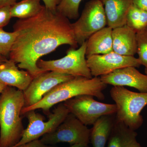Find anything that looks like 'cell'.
<instances>
[{
    "instance_id": "obj_1",
    "label": "cell",
    "mask_w": 147,
    "mask_h": 147,
    "mask_svg": "<svg viewBox=\"0 0 147 147\" xmlns=\"http://www.w3.org/2000/svg\"><path fill=\"white\" fill-rule=\"evenodd\" d=\"M13 29L17 35L9 59L33 77L45 72L37 65L41 57L61 45L78 47L69 19L45 7L34 17L18 19Z\"/></svg>"
},
{
    "instance_id": "obj_2",
    "label": "cell",
    "mask_w": 147,
    "mask_h": 147,
    "mask_svg": "<svg viewBox=\"0 0 147 147\" xmlns=\"http://www.w3.org/2000/svg\"><path fill=\"white\" fill-rule=\"evenodd\" d=\"M107 86L99 77L89 79L74 76L56 86L36 104L30 107H24L21 115H24L30 110L38 109L42 110L45 114L49 115L50 109L55 105L82 95H90L98 100H103L105 99L103 91Z\"/></svg>"
},
{
    "instance_id": "obj_3",
    "label": "cell",
    "mask_w": 147,
    "mask_h": 147,
    "mask_svg": "<svg viewBox=\"0 0 147 147\" xmlns=\"http://www.w3.org/2000/svg\"><path fill=\"white\" fill-rule=\"evenodd\" d=\"M25 105L24 92L16 88L7 86L0 94V147H13L21 140Z\"/></svg>"
},
{
    "instance_id": "obj_4",
    "label": "cell",
    "mask_w": 147,
    "mask_h": 147,
    "mask_svg": "<svg viewBox=\"0 0 147 147\" xmlns=\"http://www.w3.org/2000/svg\"><path fill=\"white\" fill-rule=\"evenodd\" d=\"M110 94L117 106L116 121L135 131L140 128L144 123L141 113L147 105V92H136L124 87L114 86Z\"/></svg>"
},
{
    "instance_id": "obj_5",
    "label": "cell",
    "mask_w": 147,
    "mask_h": 147,
    "mask_svg": "<svg viewBox=\"0 0 147 147\" xmlns=\"http://www.w3.org/2000/svg\"><path fill=\"white\" fill-rule=\"evenodd\" d=\"M86 41L78 49L70 47L63 57L54 60L40 59L37 65L44 71H54L73 76L91 79L93 76L86 58Z\"/></svg>"
},
{
    "instance_id": "obj_6",
    "label": "cell",
    "mask_w": 147,
    "mask_h": 147,
    "mask_svg": "<svg viewBox=\"0 0 147 147\" xmlns=\"http://www.w3.org/2000/svg\"><path fill=\"white\" fill-rule=\"evenodd\" d=\"M36 110H30L24 114L28 120V123L25 129L22 138L14 147H17L34 140L39 139L45 134L53 132L64 120L69 112L64 105L60 103L53 112L50 113L49 119L45 121V117Z\"/></svg>"
},
{
    "instance_id": "obj_7",
    "label": "cell",
    "mask_w": 147,
    "mask_h": 147,
    "mask_svg": "<svg viewBox=\"0 0 147 147\" xmlns=\"http://www.w3.org/2000/svg\"><path fill=\"white\" fill-rule=\"evenodd\" d=\"M69 113L86 125H92L100 117L116 114L115 104L99 102L90 95H82L63 102Z\"/></svg>"
},
{
    "instance_id": "obj_8",
    "label": "cell",
    "mask_w": 147,
    "mask_h": 147,
    "mask_svg": "<svg viewBox=\"0 0 147 147\" xmlns=\"http://www.w3.org/2000/svg\"><path fill=\"white\" fill-rule=\"evenodd\" d=\"M78 45L86 41L91 36L107 25V18L100 0H90L86 3L81 16L71 24Z\"/></svg>"
},
{
    "instance_id": "obj_9",
    "label": "cell",
    "mask_w": 147,
    "mask_h": 147,
    "mask_svg": "<svg viewBox=\"0 0 147 147\" xmlns=\"http://www.w3.org/2000/svg\"><path fill=\"white\" fill-rule=\"evenodd\" d=\"M90 129L69 113L63 122L53 132L45 134L40 139L46 144L55 145L67 143L71 146L89 145Z\"/></svg>"
},
{
    "instance_id": "obj_10",
    "label": "cell",
    "mask_w": 147,
    "mask_h": 147,
    "mask_svg": "<svg viewBox=\"0 0 147 147\" xmlns=\"http://www.w3.org/2000/svg\"><path fill=\"white\" fill-rule=\"evenodd\" d=\"M74 76L54 71H46L34 77L26 89L23 92L25 105L28 107L39 102L55 87Z\"/></svg>"
},
{
    "instance_id": "obj_11",
    "label": "cell",
    "mask_w": 147,
    "mask_h": 147,
    "mask_svg": "<svg viewBox=\"0 0 147 147\" xmlns=\"http://www.w3.org/2000/svg\"><path fill=\"white\" fill-rule=\"evenodd\" d=\"M88 66L92 76L98 77L106 75L126 67H139L141 64L134 56H123L114 51L104 55L86 57Z\"/></svg>"
},
{
    "instance_id": "obj_12",
    "label": "cell",
    "mask_w": 147,
    "mask_h": 147,
    "mask_svg": "<svg viewBox=\"0 0 147 147\" xmlns=\"http://www.w3.org/2000/svg\"><path fill=\"white\" fill-rule=\"evenodd\" d=\"M106 85L113 86H128L140 92H147V76L141 73L134 67H126L100 77Z\"/></svg>"
},
{
    "instance_id": "obj_13",
    "label": "cell",
    "mask_w": 147,
    "mask_h": 147,
    "mask_svg": "<svg viewBox=\"0 0 147 147\" xmlns=\"http://www.w3.org/2000/svg\"><path fill=\"white\" fill-rule=\"evenodd\" d=\"M34 77L27 71L20 70L13 61L7 59L0 64V82L24 92Z\"/></svg>"
},
{
    "instance_id": "obj_14",
    "label": "cell",
    "mask_w": 147,
    "mask_h": 147,
    "mask_svg": "<svg viewBox=\"0 0 147 147\" xmlns=\"http://www.w3.org/2000/svg\"><path fill=\"white\" fill-rule=\"evenodd\" d=\"M136 33L126 25L113 29V51L123 56H134L137 52Z\"/></svg>"
},
{
    "instance_id": "obj_15",
    "label": "cell",
    "mask_w": 147,
    "mask_h": 147,
    "mask_svg": "<svg viewBox=\"0 0 147 147\" xmlns=\"http://www.w3.org/2000/svg\"><path fill=\"white\" fill-rule=\"evenodd\" d=\"M107 18L108 26L111 28L126 25L127 14L133 0H100Z\"/></svg>"
},
{
    "instance_id": "obj_16",
    "label": "cell",
    "mask_w": 147,
    "mask_h": 147,
    "mask_svg": "<svg viewBox=\"0 0 147 147\" xmlns=\"http://www.w3.org/2000/svg\"><path fill=\"white\" fill-rule=\"evenodd\" d=\"M112 31L113 29L105 27L91 36L86 40V57L113 52Z\"/></svg>"
},
{
    "instance_id": "obj_17",
    "label": "cell",
    "mask_w": 147,
    "mask_h": 147,
    "mask_svg": "<svg viewBox=\"0 0 147 147\" xmlns=\"http://www.w3.org/2000/svg\"><path fill=\"white\" fill-rule=\"evenodd\" d=\"M137 132L115 121L106 147H143L137 142Z\"/></svg>"
},
{
    "instance_id": "obj_18",
    "label": "cell",
    "mask_w": 147,
    "mask_h": 147,
    "mask_svg": "<svg viewBox=\"0 0 147 147\" xmlns=\"http://www.w3.org/2000/svg\"><path fill=\"white\" fill-rule=\"evenodd\" d=\"M115 121V114L100 117L90 129V143L92 147H106Z\"/></svg>"
},
{
    "instance_id": "obj_19",
    "label": "cell",
    "mask_w": 147,
    "mask_h": 147,
    "mask_svg": "<svg viewBox=\"0 0 147 147\" xmlns=\"http://www.w3.org/2000/svg\"><path fill=\"white\" fill-rule=\"evenodd\" d=\"M40 0H22L11 6V17L26 19L36 16L45 8Z\"/></svg>"
},
{
    "instance_id": "obj_20",
    "label": "cell",
    "mask_w": 147,
    "mask_h": 147,
    "mask_svg": "<svg viewBox=\"0 0 147 147\" xmlns=\"http://www.w3.org/2000/svg\"><path fill=\"white\" fill-rule=\"evenodd\" d=\"M126 25L136 32L147 28V11L132 5L127 14Z\"/></svg>"
},
{
    "instance_id": "obj_21",
    "label": "cell",
    "mask_w": 147,
    "mask_h": 147,
    "mask_svg": "<svg viewBox=\"0 0 147 147\" xmlns=\"http://www.w3.org/2000/svg\"><path fill=\"white\" fill-rule=\"evenodd\" d=\"M83 0H61L57 12L69 20H76L79 16V9Z\"/></svg>"
},
{
    "instance_id": "obj_22",
    "label": "cell",
    "mask_w": 147,
    "mask_h": 147,
    "mask_svg": "<svg viewBox=\"0 0 147 147\" xmlns=\"http://www.w3.org/2000/svg\"><path fill=\"white\" fill-rule=\"evenodd\" d=\"M137 52L141 65L147 68V28L136 33Z\"/></svg>"
},
{
    "instance_id": "obj_23",
    "label": "cell",
    "mask_w": 147,
    "mask_h": 147,
    "mask_svg": "<svg viewBox=\"0 0 147 147\" xmlns=\"http://www.w3.org/2000/svg\"><path fill=\"white\" fill-rule=\"evenodd\" d=\"M16 33L6 32L0 28V54L6 57H9L11 50L15 41Z\"/></svg>"
},
{
    "instance_id": "obj_24",
    "label": "cell",
    "mask_w": 147,
    "mask_h": 147,
    "mask_svg": "<svg viewBox=\"0 0 147 147\" xmlns=\"http://www.w3.org/2000/svg\"><path fill=\"white\" fill-rule=\"evenodd\" d=\"M11 6L0 8V28H3L9 23L12 18L10 13Z\"/></svg>"
},
{
    "instance_id": "obj_25",
    "label": "cell",
    "mask_w": 147,
    "mask_h": 147,
    "mask_svg": "<svg viewBox=\"0 0 147 147\" xmlns=\"http://www.w3.org/2000/svg\"><path fill=\"white\" fill-rule=\"evenodd\" d=\"M45 8L48 10L56 12L57 7L60 3L61 0H42Z\"/></svg>"
},
{
    "instance_id": "obj_26",
    "label": "cell",
    "mask_w": 147,
    "mask_h": 147,
    "mask_svg": "<svg viewBox=\"0 0 147 147\" xmlns=\"http://www.w3.org/2000/svg\"><path fill=\"white\" fill-rule=\"evenodd\" d=\"M17 147H54L52 145L44 144L40 139H37Z\"/></svg>"
},
{
    "instance_id": "obj_27",
    "label": "cell",
    "mask_w": 147,
    "mask_h": 147,
    "mask_svg": "<svg viewBox=\"0 0 147 147\" xmlns=\"http://www.w3.org/2000/svg\"><path fill=\"white\" fill-rule=\"evenodd\" d=\"M133 4L147 11V0H133Z\"/></svg>"
},
{
    "instance_id": "obj_28",
    "label": "cell",
    "mask_w": 147,
    "mask_h": 147,
    "mask_svg": "<svg viewBox=\"0 0 147 147\" xmlns=\"http://www.w3.org/2000/svg\"><path fill=\"white\" fill-rule=\"evenodd\" d=\"M17 0H0V8L6 6H11Z\"/></svg>"
},
{
    "instance_id": "obj_29",
    "label": "cell",
    "mask_w": 147,
    "mask_h": 147,
    "mask_svg": "<svg viewBox=\"0 0 147 147\" xmlns=\"http://www.w3.org/2000/svg\"><path fill=\"white\" fill-rule=\"evenodd\" d=\"M7 86H6L5 84H3L2 83L0 82V94L2 93L4 90L5 89Z\"/></svg>"
},
{
    "instance_id": "obj_30",
    "label": "cell",
    "mask_w": 147,
    "mask_h": 147,
    "mask_svg": "<svg viewBox=\"0 0 147 147\" xmlns=\"http://www.w3.org/2000/svg\"><path fill=\"white\" fill-rule=\"evenodd\" d=\"M7 59V58L4 57V56H2V55H0V64L1 63H3V62L6 60Z\"/></svg>"
},
{
    "instance_id": "obj_31",
    "label": "cell",
    "mask_w": 147,
    "mask_h": 147,
    "mask_svg": "<svg viewBox=\"0 0 147 147\" xmlns=\"http://www.w3.org/2000/svg\"><path fill=\"white\" fill-rule=\"evenodd\" d=\"M70 147H89V145L78 144L72 145V146H71Z\"/></svg>"
},
{
    "instance_id": "obj_32",
    "label": "cell",
    "mask_w": 147,
    "mask_h": 147,
    "mask_svg": "<svg viewBox=\"0 0 147 147\" xmlns=\"http://www.w3.org/2000/svg\"><path fill=\"white\" fill-rule=\"evenodd\" d=\"M145 73L147 76V68H145Z\"/></svg>"
},
{
    "instance_id": "obj_33",
    "label": "cell",
    "mask_w": 147,
    "mask_h": 147,
    "mask_svg": "<svg viewBox=\"0 0 147 147\" xmlns=\"http://www.w3.org/2000/svg\"><path fill=\"white\" fill-rule=\"evenodd\" d=\"M0 55H1V54H0Z\"/></svg>"
}]
</instances>
